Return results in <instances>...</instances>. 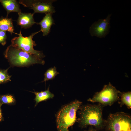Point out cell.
<instances>
[{
	"mask_svg": "<svg viewBox=\"0 0 131 131\" xmlns=\"http://www.w3.org/2000/svg\"><path fill=\"white\" fill-rule=\"evenodd\" d=\"M103 106L99 104L86 105L81 107L78 122L82 128L93 126L96 130L105 128L106 120L103 117Z\"/></svg>",
	"mask_w": 131,
	"mask_h": 131,
	"instance_id": "obj_1",
	"label": "cell"
},
{
	"mask_svg": "<svg viewBox=\"0 0 131 131\" xmlns=\"http://www.w3.org/2000/svg\"><path fill=\"white\" fill-rule=\"evenodd\" d=\"M4 55L11 64L14 66H25L36 64L43 65L45 63L43 60L11 45L7 48Z\"/></svg>",
	"mask_w": 131,
	"mask_h": 131,
	"instance_id": "obj_2",
	"label": "cell"
},
{
	"mask_svg": "<svg viewBox=\"0 0 131 131\" xmlns=\"http://www.w3.org/2000/svg\"><path fill=\"white\" fill-rule=\"evenodd\" d=\"M82 103L75 100L63 107L59 111L56 117L57 127L58 131H68V128L76 120V113Z\"/></svg>",
	"mask_w": 131,
	"mask_h": 131,
	"instance_id": "obj_3",
	"label": "cell"
},
{
	"mask_svg": "<svg viewBox=\"0 0 131 131\" xmlns=\"http://www.w3.org/2000/svg\"><path fill=\"white\" fill-rule=\"evenodd\" d=\"M105 128L108 131H131V116L123 112L110 114Z\"/></svg>",
	"mask_w": 131,
	"mask_h": 131,
	"instance_id": "obj_4",
	"label": "cell"
},
{
	"mask_svg": "<svg viewBox=\"0 0 131 131\" xmlns=\"http://www.w3.org/2000/svg\"><path fill=\"white\" fill-rule=\"evenodd\" d=\"M121 92L111 84L105 85L100 91L96 93L88 101L98 103L103 106H111L119 99Z\"/></svg>",
	"mask_w": 131,
	"mask_h": 131,
	"instance_id": "obj_5",
	"label": "cell"
},
{
	"mask_svg": "<svg viewBox=\"0 0 131 131\" xmlns=\"http://www.w3.org/2000/svg\"><path fill=\"white\" fill-rule=\"evenodd\" d=\"M40 32L39 31L32 33L29 36L24 37L20 31L19 33H16L18 36L15 37L11 40V45L16 48L32 54L41 59L45 56L42 52L34 49L33 47L36 44L33 40V36Z\"/></svg>",
	"mask_w": 131,
	"mask_h": 131,
	"instance_id": "obj_6",
	"label": "cell"
},
{
	"mask_svg": "<svg viewBox=\"0 0 131 131\" xmlns=\"http://www.w3.org/2000/svg\"><path fill=\"white\" fill-rule=\"evenodd\" d=\"M111 14H109L104 19H99L93 23L90 27L89 32L92 36L104 38L108 34L110 27V20Z\"/></svg>",
	"mask_w": 131,
	"mask_h": 131,
	"instance_id": "obj_7",
	"label": "cell"
},
{
	"mask_svg": "<svg viewBox=\"0 0 131 131\" xmlns=\"http://www.w3.org/2000/svg\"><path fill=\"white\" fill-rule=\"evenodd\" d=\"M55 0H36L30 1V7L35 13H55L56 11L52 5Z\"/></svg>",
	"mask_w": 131,
	"mask_h": 131,
	"instance_id": "obj_8",
	"label": "cell"
},
{
	"mask_svg": "<svg viewBox=\"0 0 131 131\" xmlns=\"http://www.w3.org/2000/svg\"><path fill=\"white\" fill-rule=\"evenodd\" d=\"M18 17L17 21L18 25L22 28H28L35 24H37L34 21V13H26L21 12L18 13Z\"/></svg>",
	"mask_w": 131,
	"mask_h": 131,
	"instance_id": "obj_9",
	"label": "cell"
},
{
	"mask_svg": "<svg viewBox=\"0 0 131 131\" xmlns=\"http://www.w3.org/2000/svg\"><path fill=\"white\" fill-rule=\"evenodd\" d=\"M51 13L46 14L45 16L40 22L37 23L41 27L40 32H42L43 35H47L49 33L51 26L54 24V21Z\"/></svg>",
	"mask_w": 131,
	"mask_h": 131,
	"instance_id": "obj_10",
	"label": "cell"
},
{
	"mask_svg": "<svg viewBox=\"0 0 131 131\" xmlns=\"http://www.w3.org/2000/svg\"><path fill=\"white\" fill-rule=\"evenodd\" d=\"M0 2L6 10L7 16L12 12H16L18 13L21 12L19 5L16 0H0Z\"/></svg>",
	"mask_w": 131,
	"mask_h": 131,
	"instance_id": "obj_11",
	"label": "cell"
},
{
	"mask_svg": "<svg viewBox=\"0 0 131 131\" xmlns=\"http://www.w3.org/2000/svg\"><path fill=\"white\" fill-rule=\"evenodd\" d=\"M49 87L47 90L45 91H41L40 92H32L35 95L34 100L35 101V106H36L39 102L46 101L47 100L53 98L54 97V94L50 92Z\"/></svg>",
	"mask_w": 131,
	"mask_h": 131,
	"instance_id": "obj_12",
	"label": "cell"
},
{
	"mask_svg": "<svg viewBox=\"0 0 131 131\" xmlns=\"http://www.w3.org/2000/svg\"><path fill=\"white\" fill-rule=\"evenodd\" d=\"M0 29L4 31H8L12 34L14 33L12 20L7 17L0 18Z\"/></svg>",
	"mask_w": 131,
	"mask_h": 131,
	"instance_id": "obj_13",
	"label": "cell"
},
{
	"mask_svg": "<svg viewBox=\"0 0 131 131\" xmlns=\"http://www.w3.org/2000/svg\"><path fill=\"white\" fill-rule=\"evenodd\" d=\"M120 98L119 102L121 106L124 105H126L128 109L131 108V91L121 93Z\"/></svg>",
	"mask_w": 131,
	"mask_h": 131,
	"instance_id": "obj_14",
	"label": "cell"
},
{
	"mask_svg": "<svg viewBox=\"0 0 131 131\" xmlns=\"http://www.w3.org/2000/svg\"><path fill=\"white\" fill-rule=\"evenodd\" d=\"M16 100L14 97L10 94H7L0 96V102L2 104L13 105L15 104Z\"/></svg>",
	"mask_w": 131,
	"mask_h": 131,
	"instance_id": "obj_15",
	"label": "cell"
},
{
	"mask_svg": "<svg viewBox=\"0 0 131 131\" xmlns=\"http://www.w3.org/2000/svg\"><path fill=\"white\" fill-rule=\"evenodd\" d=\"M59 73L56 70L55 66L50 68L48 69L44 74V78L43 82L53 79Z\"/></svg>",
	"mask_w": 131,
	"mask_h": 131,
	"instance_id": "obj_16",
	"label": "cell"
},
{
	"mask_svg": "<svg viewBox=\"0 0 131 131\" xmlns=\"http://www.w3.org/2000/svg\"><path fill=\"white\" fill-rule=\"evenodd\" d=\"M8 69L6 70L0 69V84L10 81L11 76L8 73Z\"/></svg>",
	"mask_w": 131,
	"mask_h": 131,
	"instance_id": "obj_17",
	"label": "cell"
},
{
	"mask_svg": "<svg viewBox=\"0 0 131 131\" xmlns=\"http://www.w3.org/2000/svg\"><path fill=\"white\" fill-rule=\"evenodd\" d=\"M6 32L0 29V44L3 46L6 43L7 35Z\"/></svg>",
	"mask_w": 131,
	"mask_h": 131,
	"instance_id": "obj_18",
	"label": "cell"
},
{
	"mask_svg": "<svg viewBox=\"0 0 131 131\" xmlns=\"http://www.w3.org/2000/svg\"><path fill=\"white\" fill-rule=\"evenodd\" d=\"M2 104L0 102V122L3 120V118L2 116L1 108V107Z\"/></svg>",
	"mask_w": 131,
	"mask_h": 131,
	"instance_id": "obj_19",
	"label": "cell"
},
{
	"mask_svg": "<svg viewBox=\"0 0 131 131\" xmlns=\"http://www.w3.org/2000/svg\"><path fill=\"white\" fill-rule=\"evenodd\" d=\"M97 131V130L94 128L92 126H91L87 131Z\"/></svg>",
	"mask_w": 131,
	"mask_h": 131,
	"instance_id": "obj_20",
	"label": "cell"
}]
</instances>
